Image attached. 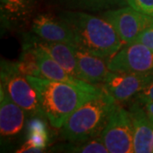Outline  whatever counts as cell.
Segmentation results:
<instances>
[{"instance_id":"obj_11","label":"cell","mask_w":153,"mask_h":153,"mask_svg":"<svg viewBox=\"0 0 153 153\" xmlns=\"http://www.w3.org/2000/svg\"><path fill=\"white\" fill-rule=\"evenodd\" d=\"M31 32L45 41L76 46L71 28L58 16H55L49 13L36 15L31 25Z\"/></svg>"},{"instance_id":"obj_1","label":"cell","mask_w":153,"mask_h":153,"mask_svg":"<svg viewBox=\"0 0 153 153\" xmlns=\"http://www.w3.org/2000/svg\"><path fill=\"white\" fill-rule=\"evenodd\" d=\"M71 28L76 47L109 61L125 44L104 18L92 13L61 10L57 15Z\"/></svg>"},{"instance_id":"obj_10","label":"cell","mask_w":153,"mask_h":153,"mask_svg":"<svg viewBox=\"0 0 153 153\" xmlns=\"http://www.w3.org/2000/svg\"><path fill=\"white\" fill-rule=\"evenodd\" d=\"M38 0H0L1 27L18 31L32 25Z\"/></svg>"},{"instance_id":"obj_21","label":"cell","mask_w":153,"mask_h":153,"mask_svg":"<svg viewBox=\"0 0 153 153\" xmlns=\"http://www.w3.org/2000/svg\"><path fill=\"white\" fill-rule=\"evenodd\" d=\"M138 103L140 105L147 104L150 102L153 101V81L151 82L148 84L146 87L143 89L142 91H140V93L137 94L134 97V100Z\"/></svg>"},{"instance_id":"obj_23","label":"cell","mask_w":153,"mask_h":153,"mask_svg":"<svg viewBox=\"0 0 153 153\" xmlns=\"http://www.w3.org/2000/svg\"><path fill=\"white\" fill-rule=\"evenodd\" d=\"M17 152H43L44 150L41 148H38L37 146H34L33 145H31L30 143L26 142L24 143V145L22 146V147L20 148L18 151H16Z\"/></svg>"},{"instance_id":"obj_6","label":"cell","mask_w":153,"mask_h":153,"mask_svg":"<svg viewBox=\"0 0 153 153\" xmlns=\"http://www.w3.org/2000/svg\"><path fill=\"white\" fill-rule=\"evenodd\" d=\"M100 16L112 26L125 44L133 43L144 30L153 26L152 16L140 13L128 5L105 11Z\"/></svg>"},{"instance_id":"obj_4","label":"cell","mask_w":153,"mask_h":153,"mask_svg":"<svg viewBox=\"0 0 153 153\" xmlns=\"http://www.w3.org/2000/svg\"><path fill=\"white\" fill-rule=\"evenodd\" d=\"M1 86L11 100L31 116L45 117L39 103L36 89L27 76L21 73L16 62H1Z\"/></svg>"},{"instance_id":"obj_19","label":"cell","mask_w":153,"mask_h":153,"mask_svg":"<svg viewBox=\"0 0 153 153\" xmlns=\"http://www.w3.org/2000/svg\"><path fill=\"white\" fill-rule=\"evenodd\" d=\"M27 142L34 146L45 150L48 143V134L45 123L39 118H35L30 122L28 127V140Z\"/></svg>"},{"instance_id":"obj_12","label":"cell","mask_w":153,"mask_h":153,"mask_svg":"<svg viewBox=\"0 0 153 153\" xmlns=\"http://www.w3.org/2000/svg\"><path fill=\"white\" fill-rule=\"evenodd\" d=\"M134 134V153H153V122L142 105L134 100L128 107Z\"/></svg>"},{"instance_id":"obj_5","label":"cell","mask_w":153,"mask_h":153,"mask_svg":"<svg viewBox=\"0 0 153 153\" xmlns=\"http://www.w3.org/2000/svg\"><path fill=\"white\" fill-rule=\"evenodd\" d=\"M100 137L109 153L134 152L133 124L128 110L116 101Z\"/></svg>"},{"instance_id":"obj_20","label":"cell","mask_w":153,"mask_h":153,"mask_svg":"<svg viewBox=\"0 0 153 153\" xmlns=\"http://www.w3.org/2000/svg\"><path fill=\"white\" fill-rule=\"evenodd\" d=\"M126 2L137 11L153 17V0H126Z\"/></svg>"},{"instance_id":"obj_18","label":"cell","mask_w":153,"mask_h":153,"mask_svg":"<svg viewBox=\"0 0 153 153\" xmlns=\"http://www.w3.org/2000/svg\"><path fill=\"white\" fill-rule=\"evenodd\" d=\"M16 63L19 71L23 75L43 77L36 56L31 49L23 48L21 58Z\"/></svg>"},{"instance_id":"obj_16","label":"cell","mask_w":153,"mask_h":153,"mask_svg":"<svg viewBox=\"0 0 153 153\" xmlns=\"http://www.w3.org/2000/svg\"><path fill=\"white\" fill-rule=\"evenodd\" d=\"M62 10L101 14L105 11L127 6L126 0H52Z\"/></svg>"},{"instance_id":"obj_24","label":"cell","mask_w":153,"mask_h":153,"mask_svg":"<svg viewBox=\"0 0 153 153\" xmlns=\"http://www.w3.org/2000/svg\"><path fill=\"white\" fill-rule=\"evenodd\" d=\"M143 107H144V109L146 111V114L148 115L149 118L153 122V101L152 102H150V103L144 105Z\"/></svg>"},{"instance_id":"obj_8","label":"cell","mask_w":153,"mask_h":153,"mask_svg":"<svg viewBox=\"0 0 153 153\" xmlns=\"http://www.w3.org/2000/svg\"><path fill=\"white\" fill-rule=\"evenodd\" d=\"M23 48H29L33 50L36 56L42 76L44 78H48L49 80L56 82H66L92 92H99L102 90V88H99L94 84L84 82L69 74L44 49L34 42L32 34L27 35L26 38L24 39Z\"/></svg>"},{"instance_id":"obj_7","label":"cell","mask_w":153,"mask_h":153,"mask_svg":"<svg viewBox=\"0 0 153 153\" xmlns=\"http://www.w3.org/2000/svg\"><path fill=\"white\" fill-rule=\"evenodd\" d=\"M110 71L153 73V50L140 43L125 44L108 61Z\"/></svg>"},{"instance_id":"obj_13","label":"cell","mask_w":153,"mask_h":153,"mask_svg":"<svg viewBox=\"0 0 153 153\" xmlns=\"http://www.w3.org/2000/svg\"><path fill=\"white\" fill-rule=\"evenodd\" d=\"M26 111L13 101L0 85V133L2 138L17 136L25 124Z\"/></svg>"},{"instance_id":"obj_15","label":"cell","mask_w":153,"mask_h":153,"mask_svg":"<svg viewBox=\"0 0 153 153\" xmlns=\"http://www.w3.org/2000/svg\"><path fill=\"white\" fill-rule=\"evenodd\" d=\"M32 36L34 42L44 49L63 69H65L71 76L79 78V71L74 49L75 46L65 43L45 41L33 33Z\"/></svg>"},{"instance_id":"obj_17","label":"cell","mask_w":153,"mask_h":153,"mask_svg":"<svg viewBox=\"0 0 153 153\" xmlns=\"http://www.w3.org/2000/svg\"><path fill=\"white\" fill-rule=\"evenodd\" d=\"M52 152L82 153H108V150L105 146L101 137L99 136L85 142L71 143L52 148Z\"/></svg>"},{"instance_id":"obj_3","label":"cell","mask_w":153,"mask_h":153,"mask_svg":"<svg viewBox=\"0 0 153 153\" xmlns=\"http://www.w3.org/2000/svg\"><path fill=\"white\" fill-rule=\"evenodd\" d=\"M116 103L103 89L102 93L76 110L60 128V137L67 142H85L100 136Z\"/></svg>"},{"instance_id":"obj_9","label":"cell","mask_w":153,"mask_h":153,"mask_svg":"<svg viewBox=\"0 0 153 153\" xmlns=\"http://www.w3.org/2000/svg\"><path fill=\"white\" fill-rule=\"evenodd\" d=\"M153 81V73L110 71L102 88L118 103L134 98Z\"/></svg>"},{"instance_id":"obj_14","label":"cell","mask_w":153,"mask_h":153,"mask_svg":"<svg viewBox=\"0 0 153 153\" xmlns=\"http://www.w3.org/2000/svg\"><path fill=\"white\" fill-rule=\"evenodd\" d=\"M79 78L91 84L104 83L109 75L108 61L87 51L74 47Z\"/></svg>"},{"instance_id":"obj_2","label":"cell","mask_w":153,"mask_h":153,"mask_svg":"<svg viewBox=\"0 0 153 153\" xmlns=\"http://www.w3.org/2000/svg\"><path fill=\"white\" fill-rule=\"evenodd\" d=\"M38 94L44 117L55 128L62 127L76 110L102 93L92 92L66 82L44 77L27 76Z\"/></svg>"},{"instance_id":"obj_22","label":"cell","mask_w":153,"mask_h":153,"mask_svg":"<svg viewBox=\"0 0 153 153\" xmlns=\"http://www.w3.org/2000/svg\"><path fill=\"white\" fill-rule=\"evenodd\" d=\"M133 43H140L146 45L149 49L153 50V26H151L144 30L137 37Z\"/></svg>"}]
</instances>
